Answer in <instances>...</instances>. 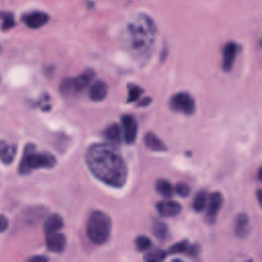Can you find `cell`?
Here are the masks:
<instances>
[{
	"instance_id": "4dcf8cb0",
	"label": "cell",
	"mask_w": 262,
	"mask_h": 262,
	"mask_svg": "<svg viewBox=\"0 0 262 262\" xmlns=\"http://www.w3.org/2000/svg\"><path fill=\"white\" fill-rule=\"evenodd\" d=\"M151 101L150 97H145V98H142L139 102H138V106H145L147 104H149Z\"/></svg>"
},
{
	"instance_id": "ac0fdd59",
	"label": "cell",
	"mask_w": 262,
	"mask_h": 262,
	"mask_svg": "<svg viewBox=\"0 0 262 262\" xmlns=\"http://www.w3.org/2000/svg\"><path fill=\"white\" fill-rule=\"evenodd\" d=\"M63 226V220L58 214L50 215L44 222V231L46 233L58 231Z\"/></svg>"
},
{
	"instance_id": "cb8c5ba5",
	"label": "cell",
	"mask_w": 262,
	"mask_h": 262,
	"mask_svg": "<svg viewBox=\"0 0 262 262\" xmlns=\"http://www.w3.org/2000/svg\"><path fill=\"white\" fill-rule=\"evenodd\" d=\"M143 93V89L141 87H139L136 84H129L128 85V99L127 102H133L136 101L140 95Z\"/></svg>"
},
{
	"instance_id": "7402d4cb",
	"label": "cell",
	"mask_w": 262,
	"mask_h": 262,
	"mask_svg": "<svg viewBox=\"0 0 262 262\" xmlns=\"http://www.w3.org/2000/svg\"><path fill=\"white\" fill-rule=\"evenodd\" d=\"M0 18L2 20V23H1V30L2 31H8V30L12 29L15 26L14 15L10 11H1L0 12Z\"/></svg>"
},
{
	"instance_id": "5bb4252c",
	"label": "cell",
	"mask_w": 262,
	"mask_h": 262,
	"mask_svg": "<svg viewBox=\"0 0 262 262\" xmlns=\"http://www.w3.org/2000/svg\"><path fill=\"white\" fill-rule=\"evenodd\" d=\"M107 85L102 80L95 81L89 90V97L93 101H101L107 95Z\"/></svg>"
},
{
	"instance_id": "277c9868",
	"label": "cell",
	"mask_w": 262,
	"mask_h": 262,
	"mask_svg": "<svg viewBox=\"0 0 262 262\" xmlns=\"http://www.w3.org/2000/svg\"><path fill=\"white\" fill-rule=\"evenodd\" d=\"M87 235L90 241L96 245H101L107 241L111 230L112 221L107 214L102 211H94L87 221Z\"/></svg>"
},
{
	"instance_id": "30bf717a",
	"label": "cell",
	"mask_w": 262,
	"mask_h": 262,
	"mask_svg": "<svg viewBox=\"0 0 262 262\" xmlns=\"http://www.w3.org/2000/svg\"><path fill=\"white\" fill-rule=\"evenodd\" d=\"M222 203H223V196L218 191L213 192L209 196V200L207 202L208 205H206L207 206V215H206V217H207L208 221L214 222V220H215V218L218 214V211L222 206Z\"/></svg>"
},
{
	"instance_id": "52a82bcc",
	"label": "cell",
	"mask_w": 262,
	"mask_h": 262,
	"mask_svg": "<svg viewBox=\"0 0 262 262\" xmlns=\"http://www.w3.org/2000/svg\"><path fill=\"white\" fill-rule=\"evenodd\" d=\"M121 122H122V133H123V137L124 140L126 141V143H133L136 139V135H137V121L136 119L132 116V115H124L121 118Z\"/></svg>"
},
{
	"instance_id": "44dd1931",
	"label": "cell",
	"mask_w": 262,
	"mask_h": 262,
	"mask_svg": "<svg viewBox=\"0 0 262 262\" xmlns=\"http://www.w3.org/2000/svg\"><path fill=\"white\" fill-rule=\"evenodd\" d=\"M156 188H157L158 192L165 198H170L173 194L174 188H173L172 184L166 179H159L156 183Z\"/></svg>"
},
{
	"instance_id": "4316f807",
	"label": "cell",
	"mask_w": 262,
	"mask_h": 262,
	"mask_svg": "<svg viewBox=\"0 0 262 262\" xmlns=\"http://www.w3.org/2000/svg\"><path fill=\"white\" fill-rule=\"evenodd\" d=\"M175 191L177 192V194H179L180 196L182 198H185L189 194L190 192V189H189V186L184 183V182H178L175 186Z\"/></svg>"
},
{
	"instance_id": "ffe728a7",
	"label": "cell",
	"mask_w": 262,
	"mask_h": 262,
	"mask_svg": "<svg viewBox=\"0 0 262 262\" xmlns=\"http://www.w3.org/2000/svg\"><path fill=\"white\" fill-rule=\"evenodd\" d=\"M208 202V193L206 190H201L199 191L192 202V208L196 212H202L206 208Z\"/></svg>"
},
{
	"instance_id": "603a6c76",
	"label": "cell",
	"mask_w": 262,
	"mask_h": 262,
	"mask_svg": "<svg viewBox=\"0 0 262 262\" xmlns=\"http://www.w3.org/2000/svg\"><path fill=\"white\" fill-rule=\"evenodd\" d=\"M167 256V253L161 249H152L144 255V260L149 262L163 261Z\"/></svg>"
},
{
	"instance_id": "d6986e66",
	"label": "cell",
	"mask_w": 262,
	"mask_h": 262,
	"mask_svg": "<svg viewBox=\"0 0 262 262\" xmlns=\"http://www.w3.org/2000/svg\"><path fill=\"white\" fill-rule=\"evenodd\" d=\"M152 232L156 237L160 241H166L169 236V229L165 222L160 220H155L152 223Z\"/></svg>"
},
{
	"instance_id": "7c38bea8",
	"label": "cell",
	"mask_w": 262,
	"mask_h": 262,
	"mask_svg": "<svg viewBox=\"0 0 262 262\" xmlns=\"http://www.w3.org/2000/svg\"><path fill=\"white\" fill-rule=\"evenodd\" d=\"M157 210L163 217H173L179 214L181 206L175 201H161L157 203Z\"/></svg>"
},
{
	"instance_id": "6da1fadb",
	"label": "cell",
	"mask_w": 262,
	"mask_h": 262,
	"mask_svg": "<svg viewBox=\"0 0 262 262\" xmlns=\"http://www.w3.org/2000/svg\"><path fill=\"white\" fill-rule=\"evenodd\" d=\"M86 162L92 174L113 187H122L128 170L120 152L108 143L91 145L86 152Z\"/></svg>"
},
{
	"instance_id": "484cf974",
	"label": "cell",
	"mask_w": 262,
	"mask_h": 262,
	"mask_svg": "<svg viewBox=\"0 0 262 262\" xmlns=\"http://www.w3.org/2000/svg\"><path fill=\"white\" fill-rule=\"evenodd\" d=\"M188 246H189L188 242H187L186 239H183V241H180V242L174 244V245L170 248L169 252H170V253H173V254H176V253H183V252H186V251H187Z\"/></svg>"
},
{
	"instance_id": "4fadbf2b",
	"label": "cell",
	"mask_w": 262,
	"mask_h": 262,
	"mask_svg": "<svg viewBox=\"0 0 262 262\" xmlns=\"http://www.w3.org/2000/svg\"><path fill=\"white\" fill-rule=\"evenodd\" d=\"M16 155V145L7 142L6 140H0V161L9 165L13 162Z\"/></svg>"
},
{
	"instance_id": "1f68e13d",
	"label": "cell",
	"mask_w": 262,
	"mask_h": 262,
	"mask_svg": "<svg viewBox=\"0 0 262 262\" xmlns=\"http://www.w3.org/2000/svg\"><path fill=\"white\" fill-rule=\"evenodd\" d=\"M257 198H258V201H259V203H260V190L257 191Z\"/></svg>"
},
{
	"instance_id": "8fae6325",
	"label": "cell",
	"mask_w": 262,
	"mask_h": 262,
	"mask_svg": "<svg viewBox=\"0 0 262 262\" xmlns=\"http://www.w3.org/2000/svg\"><path fill=\"white\" fill-rule=\"evenodd\" d=\"M46 246L47 249L54 253H60L66 247V237L58 231L46 233Z\"/></svg>"
},
{
	"instance_id": "2e32d148",
	"label": "cell",
	"mask_w": 262,
	"mask_h": 262,
	"mask_svg": "<svg viewBox=\"0 0 262 262\" xmlns=\"http://www.w3.org/2000/svg\"><path fill=\"white\" fill-rule=\"evenodd\" d=\"M104 137L114 145H119L122 142L123 133L122 129L118 124H112L104 130Z\"/></svg>"
},
{
	"instance_id": "9a60e30c",
	"label": "cell",
	"mask_w": 262,
	"mask_h": 262,
	"mask_svg": "<svg viewBox=\"0 0 262 262\" xmlns=\"http://www.w3.org/2000/svg\"><path fill=\"white\" fill-rule=\"evenodd\" d=\"M234 232L239 238L246 237L250 232V222L246 214L242 213L235 217L234 221Z\"/></svg>"
},
{
	"instance_id": "d4e9b609",
	"label": "cell",
	"mask_w": 262,
	"mask_h": 262,
	"mask_svg": "<svg viewBox=\"0 0 262 262\" xmlns=\"http://www.w3.org/2000/svg\"><path fill=\"white\" fill-rule=\"evenodd\" d=\"M135 246H136V249L138 251L143 252V251H146L150 248L151 241L145 235H139L135 239Z\"/></svg>"
},
{
	"instance_id": "7a4b0ae2",
	"label": "cell",
	"mask_w": 262,
	"mask_h": 262,
	"mask_svg": "<svg viewBox=\"0 0 262 262\" xmlns=\"http://www.w3.org/2000/svg\"><path fill=\"white\" fill-rule=\"evenodd\" d=\"M156 27L151 18L139 14L126 28V39L129 47L137 52H144L152 45Z\"/></svg>"
},
{
	"instance_id": "83f0119b",
	"label": "cell",
	"mask_w": 262,
	"mask_h": 262,
	"mask_svg": "<svg viewBox=\"0 0 262 262\" xmlns=\"http://www.w3.org/2000/svg\"><path fill=\"white\" fill-rule=\"evenodd\" d=\"M8 225H9V221L7 217L4 215H0V233L6 231L8 228Z\"/></svg>"
},
{
	"instance_id": "8992f818",
	"label": "cell",
	"mask_w": 262,
	"mask_h": 262,
	"mask_svg": "<svg viewBox=\"0 0 262 262\" xmlns=\"http://www.w3.org/2000/svg\"><path fill=\"white\" fill-rule=\"evenodd\" d=\"M170 107L184 115H192L195 111V103L189 93L178 92L171 97Z\"/></svg>"
},
{
	"instance_id": "ba28073f",
	"label": "cell",
	"mask_w": 262,
	"mask_h": 262,
	"mask_svg": "<svg viewBox=\"0 0 262 262\" xmlns=\"http://www.w3.org/2000/svg\"><path fill=\"white\" fill-rule=\"evenodd\" d=\"M21 19L30 29H39L48 23L49 15L44 11L36 10L25 13L21 16Z\"/></svg>"
},
{
	"instance_id": "f1b7e54d",
	"label": "cell",
	"mask_w": 262,
	"mask_h": 262,
	"mask_svg": "<svg viewBox=\"0 0 262 262\" xmlns=\"http://www.w3.org/2000/svg\"><path fill=\"white\" fill-rule=\"evenodd\" d=\"M199 252H200V247L199 245H191V246H188V249L186 251V253L191 256V257H196L199 255Z\"/></svg>"
},
{
	"instance_id": "e0dca14e",
	"label": "cell",
	"mask_w": 262,
	"mask_h": 262,
	"mask_svg": "<svg viewBox=\"0 0 262 262\" xmlns=\"http://www.w3.org/2000/svg\"><path fill=\"white\" fill-rule=\"evenodd\" d=\"M144 144L145 146L154 151H164L167 149L166 145L164 144V142H162V140L154 133L148 132L144 135Z\"/></svg>"
},
{
	"instance_id": "5b68a950",
	"label": "cell",
	"mask_w": 262,
	"mask_h": 262,
	"mask_svg": "<svg viewBox=\"0 0 262 262\" xmlns=\"http://www.w3.org/2000/svg\"><path fill=\"white\" fill-rule=\"evenodd\" d=\"M94 72L92 70H86L75 78H66L61 81L60 92L63 95H73L83 91L92 81Z\"/></svg>"
},
{
	"instance_id": "3957f363",
	"label": "cell",
	"mask_w": 262,
	"mask_h": 262,
	"mask_svg": "<svg viewBox=\"0 0 262 262\" xmlns=\"http://www.w3.org/2000/svg\"><path fill=\"white\" fill-rule=\"evenodd\" d=\"M56 164V159L49 152L37 151L36 146L32 143H28L25 146L23 158L18 165V173L26 175L33 170L41 168H52Z\"/></svg>"
},
{
	"instance_id": "9c48e42d",
	"label": "cell",
	"mask_w": 262,
	"mask_h": 262,
	"mask_svg": "<svg viewBox=\"0 0 262 262\" xmlns=\"http://www.w3.org/2000/svg\"><path fill=\"white\" fill-rule=\"evenodd\" d=\"M239 50L238 44L235 42H227L223 48L222 69L224 72H229L233 66L235 56Z\"/></svg>"
},
{
	"instance_id": "f546056e",
	"label": "cell",
	"mask_w": 262,
	"mask_h": 262,
	"mask_svg": "<svg viewBox=\"0 0 262 262\" xmlns=\"http://www.w3.org/2000/svg\"><path fill=\"white\" fill-rule=\"evenodd\" d=\"M28 260L32 261V262H46L47 258L44 256H34V257L29 258Z\"/></svg>"
}]
</instances>
